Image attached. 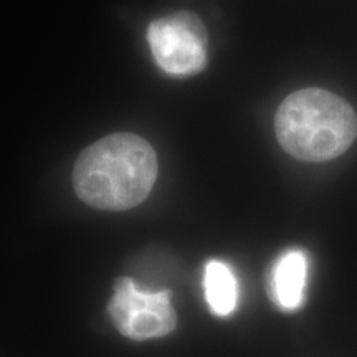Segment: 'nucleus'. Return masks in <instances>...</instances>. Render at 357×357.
Here are the masks:
<instances>
[{"label": "nucleus", "instance_id": "obj_1", "mask_svg": "<svg viewBox=\"0 0 357 357\" xmlns=\"http://www.w3.org/2000/svg\"><path fill=\"white\" fill-rule=\"evenodd\" d=\"M158 178V155L144 137L113 132L82 151L73 167L78 199L98 211L121 212L149 197Z\"/></svg>", "mask_w": 357, "mask_h": 357}, {"label": "nucleus", "instance_id": "obj_2", "mask_svg": "<svg viewBox=\"0 0 357 357\" xmlns=\"http://www.w3.org/2000/svg\"><path fill=\"white\" fill-rule=\"evenodd\" d=\"M280 146L303 162H326L346 153L357 137L352 106L328 89L306 88L284 98L275 116Z\"/></svg>", "mask_w": 357, "mask_h": 357}, {"label": "nucleus", "instance_id": "obj_3", "mask_svg": "<svg viewBox=\"0 0 357 357\" xmlns=\"http://www.w3.org/2000/svg\"><path fill=\"white\" fill-rule=\"evenodd\" d=\"M147 43L155 65L171 77H192L207 65V30L192 12H177L151 22Z\"/></svg>", "mask_w": 357, "mask_h": 357}, {"label": "nucleus", "instance_id": "obj_4", "mask_svg": "<svg viewBox=\"0 0 357 357\" xmlns=\"http://www.w3.org/2000/svg\"><path fill=\"white\" fill-rule=\"evenodd\" d=\"M108 312L116 329L132 341L164 337L177 326L171 293L166 289L159 293L139 291L129 278L116 283Z\"/></svg>", "mask_w": 357, "mask_h": 357}, {"label": "nucleus", "instance_id": "obj_5", "mask_svg": "<svg viewBox=\"0 0 357 357\" xmlns=\"http://www.w3.org/2000/svg\"><path fill=\"white\" fill-rule=\"evenodd\" d=\"M306 273L307 261L305 253L291 250L281 255L271 271V300L287 311L300 307L305 294Z\"/></svg>", "mask_w": 357, "mask_h": 357}, {"label": "nucleus", "instance_id": "obj_6", "mask_svg": "<svg viewBox=\"0 0 357 357\" xmlns=\"http://www.w3.org/2000/svg\"><path fill=\"white\" fill-rule=\"evenodd\" d=\"M205 300L215 316L225 318L236 306V280L229 265L220 260H211L204 273Z\"/></svg>", "mask_w": 357, "mask_h": 357}]
</instances>
